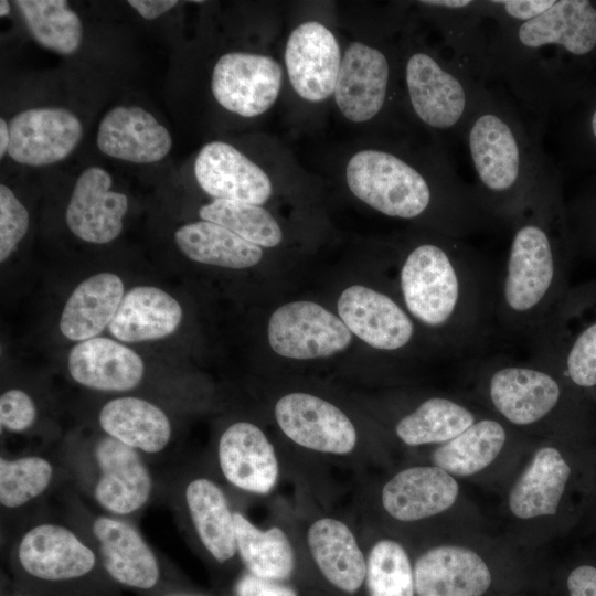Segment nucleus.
Returning a JSON list of instances; mask_svg holds the SVG:
<instances>
[{
	"label": "nucleus",
	"mask_w": 596,
	"mask_h": 596,
	"mask_svg": "<svg viewBox=\"0 0 596 596\" xmlns=\"http://www.w3.org/2000/svg\"><path fill=\"white\" fill-rule=\"evenodd\" d=\"M56 494L61 515L96 551L113 581L140 590H150L158 585L161 563L132 521L92 508L67 481Z\"/></svg>",
	"instance_id": "obj_7"
},
{
	"label": "nucleus",
	"mask_w": 596,
	"mask_h": 596,
	"mask_svg": "<svg viewBox=\"0 0 596 596\" xmlns=\"http://www.w3.org/2000/svg\"><path fill=\"white\" fill-rule=\"evenodd\" d=\"M596 49V7L556 0L538 18L489 31V82H498L525 109L543 118L562 98L560 53L583 57Z\"/></svg>",
	"instance_id": "obj_4"
},
{
	"label": "nucleus",
	"mask_w": 596,
	"mask_h": 596,
	"mask_svg": "<svg viewBox=\"0 0 596 596\" xmlns=\"http://www.w3.org/2000/svg\"><path fill=\"white\" fill-rule=\"evenodd\" d=\"M283 68L272 56L249 52H228L215 63L211 89L216 102L242 117H256L277 100Z\"/></svg>",
	"instance_id": "obj_13"
},
{
	"label": "nucleus",
	"mask_w": 596,
	"mask_h": 596,
	"mask_svg": "<svg viewBox=\"0 0 596 596\" xmlns=\"http://www.w3.org/2000/svg\"><path fill=\"white\" fill-rule=\"evenodd\" d=\"M111 184L110 174L95 166L85 169L77 178L65 221L78 238L106 244L120 234L128 199L124 193L113 191Z\"/></svg>",
	"instance_id": "obj_21"
},
{
	"label": "nucleus",
	"mask_w": 596,
	"mask_h": 596,
	"mask_svg": "<svg viewBox=\"0 0 596 596\" xmlns=\"http://www.w3.org/2000/svg\"><path fill=\"white\" fill-rule=\"evenodd\" d=\"M589 131L593 139L596 141V107L592 111V115L589 118Z\"/></svg>",
	"instance_id": "obj_47"
},
{
	"label": "nucleus",
	"mask_w": 596,
	"mask_h": 596,
	"mask_svg": "<svg viewBox=\"0 0 596 596\" xmlns=\"http://www.w3.org/2000/svg\"><path fill=\"white\" fill-rule=\"evenodd\" d=\"M215 461L223 479L243 493L267 496L279 480L280 462L274 445L247 421L234 422L222 432Z\"/></svg>",
	"instance_id": "obj_15"
},
{
	"label": "nucleus",
	"mask_w": 596,
	"mask_h": 596,
	"mask_svg": "<svg viewBox=\"0 0 596 596\" xmlns=\"http://www.w3.org/2000/svg\"><path fill=\"white\" fill-rule=\"evenodd\" d=\"M66 481L104 513L132 521L155 499L158 481L136 449L100 432L57 455Z\"/></svg>",
	"instance_id": "obj_5"
},
{
	"label": "nucleus",
	"mask_w": 596,
	"mask_h": 596,
	"mask_svg": "<svg viewBox=\"0 0 596 596\" xmlns=\"http://www.w3.org/2000/svg\"><path fill=\"white\" fill-rule=\"evenodd\" d=\"M38 406L34 400L21 389H9L0 396V424L2 432L24 434L38 421Z\"/></svg>",
	"instance_id": "obj_41"
},
{
	"label": "nucleus",
	"mask_w": 596,
	"mask_h": 596,
	"mask_svg": "<svg viewBox=\"0 0 596 596\" xmlns=\"http://www.w3.org/2000/svg\"><path fill=\"white\" fill-rule=\"evenodd\" d=\"M477 421L466 405L443 396H432L402 416L395 424L397 438L407 446L444 444Z\"/></svg>",
	"instance_id": "obj_34"
},
{
	"label": "nucleus",
	"mask_w": 596,
	"mask_h": 596,
	"mask_svg": "<svg viewBox=\"0 0 596 596\" xmlns=\"http://www.w3.org/2000/svg\"><path fill=\"white\" fill-rule=\"evenodd\" d=\"M305 544L315 565L332 586L348 594L361 588L366 576V555L344 520L326 514L311 519Z\"/></svg>",
	"instance_id": "obj_23"
},
{
	"label": "nucleus",
	"mask_w": 596,
	"mask_h": 596,
	"mask_svg": "<svg viewBox=\"0 0 596 596\" xmlns=\"http://www.w3.org/2000/svg\"><path fill=\"white\" fill-rule=\"evenodd\" d=\"M237 556L246 571L258 577L285 582L296 566L295 546L280 526L263 530L234 510Z\"/></svg>",
	"instance_id": "obj_32"
},
{
	"label": "nucleus",
	"mask_w": 596,
	"mask_h": 596,
	"mask_svg": "<svg viewBox=\"0 0 596 596\" xmlns=\"http://www.w3.org/2000/svg\"><path fill=\"white\" fill-rule=\"evenodd\" d=\"M194 175L201 189L214 199L265 204L273 194L267 173L234 146L211 141L199 151Z\"/></svg>",
	"instance_id": "obj_20"
},
{
	"label": "nucleus",
	"mask_w": 596,
	"mask_h": 596,
	"mask_svg": "<svg viewBox=\"0 0 596 596\" xmlns=\"http://www.w3.org/2000/svg\"><path fill=\"white\" fill-rule=\"evenodd\" d=\"M10 145V129L9 124L1 118L0 119V158H3L4 153H8Z\"/></svg>",
	"instance_id": "obj_46"
},
{
	"label": "nucleus",
	"mask_w": 596,
	"mask_h": 596,
	"mask_svg": "<svg viewBox=\"0 0 596 596\" xmlns=\"http://www.w3.org/2000/svg\"><path fill=\"white\" fill-rule=\"evenodd\" d=\"M459 487L450 473L436 466H414L391 477L381 489L384 512L400 522L439 514L457 499Z\"/></svg>",
	"instance_id": "obj_24"
},
{
	"label": "nucleus",
	"mask_w": 596,
	"mask_h": 596,
	"mask_svg": "<svg viewBox=\"0 0 596 596\" xmlns=\"http://www.w3.org/2000/svg\"><path fill=\"white\" fill-rule=\"evenodd\" d=\"M274 413L283 434L304 449L349 458L359 446V434L350 417L317 395L288 393L277 401Z\"/></svg>",
	"instance_id": "obj_11"
},
{
	"label": "nucleus",
	"mask_w": 596,
	"mask_h": 596,
	"mask_svg": "<svg viewBox=\"0 0 596 596\" xmlns=\"http://www.w3.org/2000/svg\"><path fill=\"white\" fill-rule=\"evenodd\" d=\"M66 482L58 456L29 454L0 457L2 524L10 534L44 511L43 504Z\"/></svg>",
	"instance_id": "obj_16"
},
{
	"label": "nucleus",
	"mask_w": 596,
	"mask_h": 596,
	"mask_svg": "<svg viewBox=\"0 0 596 596\" xmlns=\"http://www.w3.org/2000/svg\"><path fill=\"white\" fill-rule=\"evenodd\" d=\"M8 155L15 162L42 167L65 159L83 137L78 117L64 108L39 107L14 115Z\"/></svg>",
	"instance_id": "obj_18"
},
{
	"label": "nucleus",
	"mask_w": 596,
	"mask_h": 596,
	"mask_svg": "<svg viewBox=\"0 0 596 596\" xmlns=\"http://www.w3.org/2000/svg\"><path fill=\"white\" fill-rule=\"evenodd\" d=\"M570 596H596V567L579 565L567 577Z\"/></svg>",
	"instance_id": "obj_43"
},
{
	"label": "nucleus",
	"mask_w": 596,
	"mask_h": 596,
	"mask_svg": "<svg viewBox=\"0 0 596 596\" xmlns=\"http://www.w3.org/2000/svg\"><path fill=\"white\" fill-rule=\"evenodd\" d=\"M29 212L12 190L0 184V260L15 249L29 228Z\"/></svg>",
	"instance_id": "obj_39"
},
{
	"label": "nucleus",
	"mask_w": 596,
	"mask_h": 596,
	"mask_svg": "<svg viewBox=\"0 0 596 596\" xmlns=\"http://www.w3.org/2000/svg\"><path fill=\"white\" fill-rule=\"evenodd\" d=\"M352 332L322 306L294 301L274 311L268 323V341L279 355L307 360L326 358L344 350Z\"/></svg>",
	"instance_id": "obj_12"
},
{
	"label": "nucleus",
	"mask_w": 596,
	"mask_h": 596,
	"mask_svg": "<svg viewBox=\"0 0 596 596\" xmlns=\"http://www.w3.org/2000/svg\"><path fill=\"white\" fill-rule=\"evenodd\" d=\"M403 77L406 99L416 119L429 130L462 140L465 127L488 83L423 45L408 46Z\"/></svg>",
	"instance_id": "obj_6"
},
{
	"label": "nucleus",
	"mask_w": 596,
	"mask_h": 596,
	"mask_svg": "<svg viewBox=\"0 0 596 596\" xmlns=\"http://www.w3.org/2000/svg\"><path fill=\"white\" fill-rule=\"evenodd\" d=\"M100 432L136 449L147 461H163L172 447L173 426L156 403L125 395L107 401L97 416Z\"/></svg>",
	"instance_id": "obj_22"
},
{
	"label": "nucleus",
	"mask_w": 596,
	"mask_h": 596,
	"mask_svg": "<svg viewBox=\"0 0 596 596\" xmlns=\"http://www.w3.org/2000/svg\"><path fill=\"white\" fill-rule=\"evenodd\" d=\"M20 596H23V595H20Z\"/></svg>",
	"instance_id": "obj_50"
},
{
	"label": "nucleus",
	"mask_w": 596,
	"mask_h": 596,
	"mask_svg": "<svg viewBox=\"0 0 596 596\" xmlns=\"http://www.w3.org/2000/svg\"><path fill=\"white\" fill-rule=\"evenodd\" d=\"M169 596H192V595L174 594V595H169Z\"/></svg>",
	"instance_id": "obj_49"
},
{
	"label": "nucleus",
	"mask_w": 596,
	"mask_h": 596,
	"mask_svg": "<svg viewBox=\"0 0 596 596\" xmlns=\"http://www.w3.org/2000/svg\"><path fill=\"white\" fill-rule=\"evenodd\" d=\"M96 142L106 156L134 163L160 161L172 147L168 129L138 106L109 109L99 123Z\"/></svg>",
	"instance_id": "obj_26"
},
{
	"label": "nucleus",
	"mask_w": 596,
	"mask_h": 596,
	"mask_svg": "<svg viewBox=\"0 0 596 596\" xmlns=\"http://www.w3.org/2000/svg\"><path fill=\"white\" fill-rule=\"evenodd\" d=\"M507 440L504 426L493 418L477 419L430 455L434 466L450 475L470 476L489 466Z\"/></svg>",
	"instance_id": "obj_35"
},
{
	"label": "nucleus",
	"mask_w": 596,
	"mask_h": 596,
	"mask_svg": "<svg viewBox=\"0 0 596 596\" xmlns=\"http://www.w3.org/2000/svg\"><path fill=\"white\" fill-rule=\"evenodd\" d=\"M575 217L581 244L589 253L596 254V204L582 206Z\"/></svg>",
	"instance_id": "obj_44"
},
{
	"label": "nucleus",
	"mask_w": 596,
	"mask_h": 596,
	"mask_svg": "<svg viewBox=\"0 0 596 596\" xmlns=\"http://www.w3.org/2000/svg\"><path fill=\"white\" fill-rule=\"evenodd\" d=\"M334 34L318 21L297 25L285 47L289 82L302 99L319 103L333 95L341 64Z\"/></svg>",
	"instance_id": "obj_17"
},
{
	"label": "nucleus",
	"mask_w": 596,
	"mask_h": 596,
	"mask_svg": "<svg viewBox=\"0 0 596 596\" xmlns=\"http://www.w3.org/2000/svg\"><path fill=\"white\" fill-rule=\"evenodd\" d=\"M556 0H481L482 13L497 28L531 21L551 9Z\"/></svg>",
	"instance_id": "obj_40"
},
{
	"label": "nucleus",
	"mask_w": 596,
	"mask_h": 596,
	"mask_svg": "<svg viewBox=\"0 0 596 596\" xmlns=\"http://www.w3.org/2000/svg\"><path fill=\"white\" fill-rule=\"evenodd\" d=\"M175 0H129L130 4L142 18L153 20L174 8Z\"/></svg>",
	"instance_id": "obj_45"
},
{
	"label": "nucleus",
	"mask_w": 596,
	"mask_h": 596,
	"mask_svg": "<svg viewBox=\"0 0 596 596\" xmlns=\"http://www.w3.org/2000/svg\"><path fill=\"white\" fill-rule=\"evenodd\" d=\"M174 241L188 258L201 264L241 269L252 267L263 258L262 247L210 221L179 227Z\"/></svg>",
	"instance_id": "obj_33"
},
{
	"label": "nucleus",
	"mask_w": 596,
	"mask_h": 596,
	"mask_svg": "<svg viewBox=\"0 0 596 596\" xmlns=\"http://www.w3.org/2000/svg\"><path fill=\"white\" fill-rule=\"evenodd\" d=\"M413 572L417 596H481L491 583L482 558L469 549L454 545L424 552Z\"/></svg>",
	"instance_id": "obj_27"
},
{
	"label": "nucleus",
	"mask_w": 596,
	"mask_h": 596,
	"mask_svg": "<svg viewBox=\"0 0 596 596\" xmlns=\"http://www.w3.org/2000/svg\"><path fill=\"white\" fill-rule=\"evenodd\" d=\"M510 228L511 241L497 281L496 322L510 336L530 339L571 288L573 240L558 182Z\"/></svg>",
	"instance_id": "obj_3"
},
{
	"label": "nucleus",
	"mask_w": 596,
	"mask_h": 596,
	"mask_svg": "<svg viewBox=\"0 0 596 596\" xmlns=\"http://www.w3.org/2000/svg\"><path fill=\"white\" fill-rule=\"evenodd\" d=\"M544 123L501 84L483 88L469 117L462 141L476 177L473 188L496 225L511 227L557 182L543 149Z\"/></svg>",
	"instance_id": "obj_2"
},
{
	"label": "nucleus",
	"mask_w": 596,
	"mask_h": 596,
	"mask_svg": "<svg viewBox=\"0 0 596 596\" xmlns=\"http://www.w3.org/2000/svg\"><path fill=\"white\" fill-rule=\"evenodd\" d=\"M10 10H11V7H10L9 1L1 0L0 1V15L7 17L10 13Z\"/></svg>",
	"instance_id": "obj_48"
},
{
	"label": "nucleus",
	"mask_w": 596,
	"mask_h": 596,
	"mask_svg": "<svg viewBox=\"0 0 596 596\" xmlns=\"http://www.w3.org/2000/svg\"><path fill=\"white\" fill-rule=\"evenodd\" d=\"M393 66L377 46L351 42L341 58L333 97L351 123H366L385 108L392 87Z\"/></svg>",
	"instance_id": "obj_14"
},
{
	"label": "nucleus",
	"mask_w": 596,
	"mask_h": 596,
	"mask_svg": "<svg viewBox=\"0 0 596 596\" xmlns=\"http://www.w3.org/2000/svg\"><path fill=\"white\" fill-rule=\"evenodd\" d=\"M340 319L370 347L393 352L407 348L416 334L412 317L391 296L354 285L338 300Z\"/></svg>",
	"instance_id": "obj_19"
},
{
	"label": "nucleus",
	"mask_w": 596,
	"mask_h": 596,
	"mask_svg": "<svg viewBox=\"0 0 596 596\" xmlns=\"http://www.w3.org/2000/svg\"><path fill=\"white\" fill-rule=\"evenodd\" d=\"M236 596H298L297 592L283 582L245 573L235 584Z\"/></svg>",
	"instance_id": "obj_42"
},
{
	"label": "nucleus",
	"mask_w": 596,
	"mask_h": 596,
	"mask_svg": "<svg viewBox=\"0 0 596 596\" xmlns=\"http://www.w3.org/2000/svg\"><path fill=\"white\" fill-rule=\"evenodd\" d=\"M571 472L557 448L539 449L510 491L511 512L520 519L555 514Z\"/></svg>",
	"instance_id": "obj_31"
},
{
	"label": "nucleus",
	"mask_w": 596,
	"mask_h": 596,
	"mask_svg": "<svg viewBox=\"0 0 596 596\" xmlns=\"http://www.w3.org/2000/svg\"><path fill=\"white\" fill-rule=\"evenodd\" d=\"M451 50V60L475 78L489 82V31L481 0L418 1Z\"/></svg>",
	"instance_id": "obj_25"
},
{
	"label": "nucleus",
	"mask_w": 596,
	"mask_h": 596,
	"mask_svg": "<svg viewBox=\"0 0 596 596\" xmlns=\"http://www.w3.org/2000/svg\"><path fill=\"white\" fill-rule=\"evenodd\" d=\"M32 38L60 54L75 53L83 39V24L65 0H17Z\"/></svg>",
	"instance_id": "obj_36"
},
{
	"label": "nucleus",
	"mask_w": 596,
	"mask_h": 596,
	"mask_svg": "<svg viewBox=\"0 0 596 596\" xmlns=\"http://www.w3.org/2000/svg\"><path fill=\"white\" fill-rule=\"evenodd\" d=\"M67 369L76 383L102 392L131 391L145 374L143 362L136 352L99 337L77 343L68 354Z\"/></svg>",
	"instance_id": "obj_28"
},
{
	"label": "nucleus",
	"mask_w": 596,
	"mask_h": 596,
	"mask_svg": "<svg viewBox=\"0 0 596 596\" xmlns=\"http://www.w3.org/2000/svg\"><path fill=\"white\" fill-rule=\"evenodd\" d=\"M497 281L482 255L439 232L412 245L398 273L408 315L456 358L480 354L493 334Z\"/></svg>",
	"instance_id": "obj_1"
},
{
	"label": "nucleus",
	"mask_w": 596,
	"mask_h": 596,
	"mask_svg": "<svg viewBox=\"0 0 596 596\" xmlns=\"http://www.w3.org/2000/svg\"><path fill=\"white\" fill-rule=\"evenodd\" d=\"M180 528L192 547L217 564L237 556L234 510L221 485L209 473L196 470L177 471L159 482Z\"/></svg>",
	"instance_id": "obj_9"
},
{
	"label": "nucleus",
	"mask_w": 596,
	"mask_h": 596,
	"mask_svg": "<svg viewBox=\"0 0 596 596\" xmlns=\"http://www.w3.org/2000/svg\"><path fill=\"white\" fill-rule=\"evenodd\" d=\"M369 596H414V572L405 549L391 539L374 542L366 554Z\"/></svg>",
	"instance_id": "obj_38"
},
{
	"label": "nucleus",
	"mask_w": 596,
	"mask_h": 596,
	"mask_svg": "<svg viewBox=\"0 0 596 596\" xmlns=\"http://www.w3.org/2000/svg\"><path fill=\"white\" fill-rule=\"evenodd\" d=\"M124 298V284L113 273H99L82 281L65 302L60 330L73 341L96 338L109 326Z\"/></svg>",
	"instance_id": "obj_30"
},
{
	"label": "nucleus",
	"mask_w": 596,
	"mask_h": 596,
	"mask_svg": "<svg viewBox=\"0 0 596 596\" xmlns=\"http://www.w3.org/2000/svg\"><path fill=\"white\" fill-rule=\"evenodd\" d=\"M530 341L532 360L596 393V280L571 287Z\"/></svg>",
	"instance_id": "obj_8"
},
{
	"label": "nucleus",
	"mask_w": 596,
	"mask_h": 596,
	"mask_svg": "<svg viewBox=\"0 0 596 596\" xmlns=\"http://www.w3.org/2000/svg\"><path fill=\"white\" fill-rule=\"evenodd\" d=\"M480 360L481 380L491 406L515 426L546 419L563 404L566 391L574 389L558 372L532 359L518 362L496 355Z\"/></svg>",
	"instance_id": "obj_10"
},
{
	"label": "nucleus",
	"mask_w": 596,
	"mask_h": 596,
	"mask_svg": "<svg viewBox=\"0 0 596 596\" xmlns=\"http://www.w3.org/2000/svg\"><path fill=\"white\" fill-rule=\"evenodd\" d=\"M181 319V306L171 295L139 286L124 296L108 329L120 341L141 342L171 334Z\"/></svg>",
	"instance_id": "obj_29"
},
{
	"label": "nucleus",
	"mask_w": 596,
	"mask_h": 596,
	"mask_svg": "<svg viewBox=\"0 0 596 596\" xmlns=\"http://www.w3.org/2000/svg\"><path fill=\"white\" fill-rule=\"evenodd\" d=\"M199 215L259 247H274L283 240L279 224L262 205L214 199L200 207Z\"/></svg>",
	"instance_id": "obj_37"
}]
</instances>
